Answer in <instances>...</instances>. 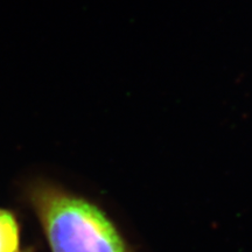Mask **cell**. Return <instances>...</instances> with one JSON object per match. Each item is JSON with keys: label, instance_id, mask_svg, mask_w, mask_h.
Listing matches in <instances>:
<instances>
[{"label": "cell", "instance_id": "6da1fadb", "mask_svg": "<svg viewBox=\"0 0 252 252\" xmlns=\"http://www.w3.org/2000/svg\"><path fill=\"white\" fill-rule=\"evenodd\" d=\"M36 208L52 252H134L108 214L87 198L47 189Z\"/></svg>", "mask_w": 252, "mask_h": 252}, {"label": "cell", "instance_id": "7a4b0ae2", "mask_svg": "<svg viewBox=\"0 0 252 252\" xmlns=\"http://www.w3.org/2000/svg\"><path fill=\"white\" fill-rule=\"evenodd\" d=\"M0 252H20L17 220L11 213L0 209Z\"/></svg>", "mask_w": 252, "mask_h": 252}]
</instances>
